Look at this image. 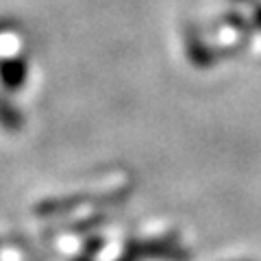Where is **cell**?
<instances>
[{"instance_id": "1", "label": "cell", "mask_w": 261, "mask_h": 261, "mask_svg": "<svg viewBox=\"0 0 261 261\" xmlns=\"http://www.w3.org/2000/svg\"><path fill=\"white\" fill-rule=\"evenodd\" d=\"M0 81L9 89H20L27 81V63L24 59H9L0 65Z\"/></svg>"}, {"instance_id": "2", "label": "cell", "mask_w": 261, "mask_h": 261, "mask_svg": "<svg viewBox=\"0 0 261 261\" xmlns=\"http://www.w3.org/2000/svg\"><path fill=\"white\" fill-rule=\"evenodd\" d=\"M22 118H20V113L15 111V109H11L9 105H7V100H3L0 98V124H3L5 128H18L22 122H20Z\"/></svg>"}, {"instance_id": "3", "label": "cell", "mask_w": 261, "mask_h": 261, "mask_svg": "<svg viewBox=\"0 0 261 261\" xmlns=\"http://www.w3.org/2000/svg\"><path fill=\"white\" fill-rule=\"evenodd\" d=\"M255 22H257L259 27H261V5L257 7V9H255Z\"/></svg>"}, {"instance_id": "4", "label": "cell", "mask_w": 261, "mask_h": 261, "mask_svg": "<svg viewBox=\"0 0 261 261\" xmlns=\"http://www.w3.org/2000/svg\"><path fill=\"white\" fill-rule=\"evenodd\" d=\"M79 261H85V259H79ZM87 261H89V259H87Z\"/></svg>"}]
</instances>
